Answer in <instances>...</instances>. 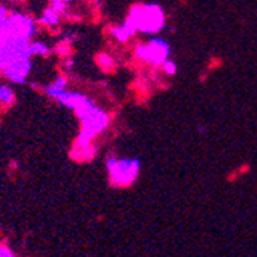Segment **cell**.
Here are the masks:
<instances>
[{
  "label": "cell",
  "instance_id": "cell-1",
  "mask_svg": "<svg viewBox=\"0 0 257 257\" xmlns=\"http://www.w3.org/2000/svg\"><path fill=\"white\" fill-rule=\"evenodd\" d=\"M163 25V13L157 5H143L131 9V14L127 20L125 26L134 34V31H147L156 33Z\"/></svg>",
  "mask_w": 257,
  "mask_h": 257
},
{
  "label": "cell",
  "instance_id": "cell-2",
  "mask_svg": "<svg viewBox=\"0 0 257 257\" xmlns=\"http://www.w3.org/2000/svg\"><path fill=\"white\" fill-rule=\"evenodd\" d=\"M140 163L139 160H117V159H108V171L111 182L116 185H127L134 182L139 174Z\"/></svg>",
  "mask_w": 257,
  "mask_h": 257
},
{
  "label": "cell",
  "instance_id": "cell-3",
  "mask_svg": "<svg viewBox=\"0 0 257 257\" xmlns=\"http://www.w3.org/2000/svg\"><path fill=\"white\" fill-rule=\"evenodd\" d=\"M79 119L82 120V132L80 134L85 136L89 140L94 137L97 132L105 129L108 125V116L96 107H92L88 112H85V114Z\"/></svg>",
  "mask_w": 257,
  "mask_h": 257
},
{
  "label": "cell",
  "instance_id": "cell-4",
  "mask_svg": "<svg viewBox=\"0 0 257 257\" xmlns=\"http://www.w3.org/2000/svg\"><path fill=\"white\" fill-rule=\"evenodd\" d=\"M137 56L154 65H163L170 56V46L163 40L154 39L148 45H142L137 48Z\"/></svg>",
  "mask_w": 257,
  "mask_h": 257
},
{
  "label": "cell",
  "instance_id": "cell-5",
  "mask_svg": "<svg viewBox=\"0 0 257 257\" xmlns=\"http://www.w3.org/2000/svg\"><path fill=\"white\" fill-rule=\"evenodd\" d=\"M8 23L11 28L13 34L20 36V37H26L29 39L36 33V23L34 20L20 13H11L8 17Z\"/></svg>",
  "mask_w": 257,
  "mask_h": 257
},
{
  "label": "cell",
  "instance_id": "cell-6",
  "mask_svg": "<svg viewBox=\"0 0 257 257\" xmlns=\"http://www.w3.org/2000/svg\"><path fill=\"white\" fill-rule=\"evenodd\" d=\"M29 71H31V60L29 59L17 60L8 66V69L5 71V77L8 80H11L13 84H25Z\"/></svg>",
  "mask_w": 257,
  "mask_h": 257
},
{
  "label": "cell",
  "instance_id": "cell-7",
  "mask_svg": "<svg viewBox=\"0 0 257 257\" xmlns=\"http://www.w3.org/2000/svg\"><path fill=\"white\" fill-rule=\"evenodd\" d=\"M59 20H60V16L54 11L53 8H48L43 11L42 17H40V22H42L43 25H57L59 23Z\"/></svg>",
  "mask_w": 257,
  "mask_h": 257
},
{
  "label": "cell",
  "instance_id": "cell-8",
  "mask_svg": "<svg viewBox=\"0 0 257 257\" xmlns=\"http://www.w3.org/2000/svg\"><path fill=\"white\" fill-rule=\"evenodd\" d=\"M14 102V91L9 88L8 85H2L0 86V104L8 107Z\"/></svg>",
  "mask_w": 257,
  "mask_h": 257
},
{
  "label": "cell",
  "instance_id": "cell-9",
  "mask_svg": "<svg viewBox=\"0 0 257 257\" xmlns=\"http://www.w3.org/2000/svg\"><path fill=\"white\" fill-rule=\"evenodd\" d=\"M29 51H31V56H46L49 53V48L42 42H33Z\"/></svg>",
  "mask_w": 257,
  "mask_h": 257
},
{
  "label": "cell",
  "instance_id": "cell-10",
  "mask_svg": "<svg viewBox=\"0 0 257 257\" xmlns=\"http://www.w3.org/2000/svg\"><path fill=\"white\" fill-rule=\"evenodd\" d=\"M112 36H114L119 42H125V40H128V37L131 36V31L123 25V26H119V28H114L111 31Z\"/></svg>",
  "mask_w": 257,
  "mask_h": 257
},
{
  "label": "cell",
  "instance_id": "cell-11",
  "mask_svg": "<svg viewBox=\"0 0 257 257\" xmlns=\"http://www.w3.org/2000/svg\"><path fill=\"white\" fill-rule=\"evenodd\" d=\"M65 6H66V2H64V0H54V2H51V8H53L59 16L65 13Z\"/></svg>",
  "mask_w": 257,
  "mask_h": 257
},
{
  "label": "cell",
  "instance_id": "cell-12",
  "mask_svg": "<svg viewBox=\"0 0 257 257\" xmlns=\"http://www.w3.org/2000/svg\"><path fill=\"white\" fill-rule=\"evenodd\" d=\"M0 257H16V254L6 245H0Z\"/></svg>",
  "mask_w": 257,
  "mask_h": 257
},
{
  "label": "cell",
  "instance_id": "cell-13",
  "mask_svg": "<svg viewBox=\"0 0 257 257\" xmlns=\"http://www.w3.org/2000/svg\"><path fill=\"white\" fill-rule=\"evenodd\" d=\"M163 68H165V71L168 74H174V73H176V69H177L176 65H174L171 60H167L165 64H163Z\"/></svg>",
  "mask_w": 257,
  "mask_h": 257
},
{
  "label": "cell",
  "instance_id": "cell-14",
  "mask_svg": "<svg viewBox=\"0 0 257 257\" xmlns=\"http://www.w3.org/2000/svg\"><path fill=\"white\" fill-rule=\"evenodd\" d=\"M8 17H9L8 9L3 5H0V22H5V20H8Z\"/></svg>",
  "mask_w": 257,
  "mask_h": 257
},
{
  "label": "cell",
  "instance_id": "cell-15",
  "mask_svg": "<svg viewBox=\"0 0 257 257\" xmlns=\"http://www.w3.org/2000/svg\"><path fill=\"white\" fill-rule=\"evenodd\" d=\"M53 85H56L57 88H64V89H65L66 79H65V77H57V79L54 80V84H53Z\"/></svg>",
  "mask_w": 257,
  "mask_h": 257
}]
</instances>
